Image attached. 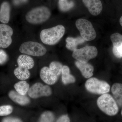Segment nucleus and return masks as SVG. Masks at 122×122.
<instances>
[{
	"mask_svg": "<svg viewBox=\"0 0 122 122\" xmlns=\"http://www.w3.org/2000/svg\"><path fill=\"white\" fill-rule=\"evenodd\" d=\"M111 91L118 106H122V84L116 83L112 85Z\"/></svg>",
	"mask_w": 122,
	"mask_h": 122,
	"instance_id": "17",
	"label": "nucleus"
},
{
	"mask_svg": "<svg viewBox=\"0 0 122 122\" xmlns=\"http://www.w3.org/2000/svg\"><path fill=\"white\" fill-rule=\"evenodd\" d=\"M121 114H122V112H121Z\"/></svg>",
	"mask_w": 122,
	"mask_h": 122,
	"instance_id": "31",
	"label": "nucleus"
},
{
	"mask_svg": "<svg viewBox=\"0 0 122 122\" xmlns=\"http://www.w3.org/2000/svg\"><path fill=\"white\" fill-rule=\"evenodd\" d=\"M10 6L7 2H4L0 8V21L4 24H7L10 18Z\"/></svg>",
	"mask_w": 122,
	"mask_h": 122,
	"instance_id": "16",
	"label": "nucleus"
},
{
	"mask_svg": "<svg viewBox=\"0 0 122 122\" xmlns=\"http://www.w3.org/2000/svg\"><path fill=\"white\" fill-rule=\"evenodd\" d=\"M61 75L62 81L64 85L74 83L76 81V79L71 74L69 68L67 66H63Z\"/></svg>",
	"mask_w": 122,
	"mask_h": 122,
	"instance_id": "18",
	"label": "nucleus"
},
{
	"mask_svg": "<svg viewBox=\"0 0 122 122\" xmlns=\"http://www.w3.org/2000/svg\"><path fill=\"white\" fill-rule=\"evenodd\" d=\"M74 6V4L72 1H68L67 0H59V8L62 11H69Z\"/></svg>",
	"mask_w": 122,
	"mask_h": 122,
	"instance_id": "23",
	"label": "nucleus"
},
{
	"mask_svg": "<svg viewBox=\"0 0 122 122\" xmlns=\"http://www.w3.org/2000/svg\"><path fill=\"white\" fill-rule=\"evenodd\" d=\"M97 104L101 111L109 116L115 115L118 112L117 103L114 98L109 94L102 95L98 98Z\"/></svg>",
	"mask_w": 122,
	"mask_h": 122,
	"instance_id": "2",
	"label": "nucleus"
},
{
	"mask_svg": "<svg viewBox=\"0 0 122 122\" xmlns=\"http://www.w3.org/2000/svg\"><path fill=\"white\" fill-rule=\"evenodd\" d=\"M66 47L69 50L73 51L77 49L78 45L83 44L85 41L81 37L77 38L68 37L66 40Z\"/></svg>",
	"mask_w": 122,
	"mask_h": 122,
	"instance_id": "19",
	"label": "nucleus"
},
{
	"mask_svg": "<svg viewBox=\"0 0 122 122\" xmlns=\"http://www.w3.org/2000/svg\"><path fill=\"white\" fill-rule=\"evenodd\" d=\"M8 56L7 54L2 50H0V65L4 64L7 61Z\"/></svg>",
	"mask_w": 122,
	"mask_h": 122,
	"instance_id": "26",
	"label": "nucleus"
},
{
	"mask_svg": "<svg viewBox=\"0 0 122 122\" xmlns=\"http://www.w3.org/2000/svg\"><path fill=\"white\" fill-rule=\"evenodd\" d=\"M40 77L43 81L49 85H53L56 83L58 77L53 73L49 67L45 66L41 70Z\"/></svg>",
	"mask_w": 122,
	"mask_h": 122,
	"instance_id": "11",
	"label": "nucleus"
},
{
	"mask_svg": "<svg viewBox=\"0 0 122 122\" xmlns=\"http://www.w3.org/2000/svg\"><path fill=\"white\" fill-rule=\"evenodd\" d=\"M75 65L85 78H90L93 76L94 68L90 63L87 62L83 63L76 61L75 62Z\"/></svg>",
	"mask_w": 122,
	"mask_h": 122,
	"instance_id": "13",
	"label": "nucleus"
},
{
	"mask_svg": "<svg viewBox=\"0 0 122 122\" xmlns=\"http://www.w3.org/2000/svg\"><path fill=\"white\" fill-rule=\"evenodd\" d=\"M17 63L18 66L23 69L29 70L34 66V62L33 58L28 55H21L18 57Z\"/></svg>",
	"mask_w": 122,
	"mask_h": 122,
	"instance_id": "14",
	"label": "nucleus"
},
{
	"mask_svg": "<svg viewBox=\"0 0 122 122\" xmlns=\"http://www.w3.org/2000/svg\"><path fill=\"white\" fill-rule=\"evenodd\" d=\"M21 0L23 2H26L27 1V0Z\"/></svg>",
	"mask_w": 122,
	"mask_h": 122,
	"instance_id": "30",
	"label": "nucleus"
},
{
	"mask_svg": "<svg viewBox=\"0 0 122 122\" xmlns=\"http://www.w3.org/2000/svg\"><path fill=\"white\" fill-rule=\"evenodd\" d=\"M16 91L22 95H25L29 90V85L26 81H21L15 83L14 86Z\"/></svg>",
	"mask_w": 122,
	"mask_h": 122,
	"instance_id": "20",
	"label": "nucleus"
},
{
	"mask_svg": "<svg viewBox=\"0 0 122 122\" xmlns=\"http://www.w3.org/2000/svg\"><path fill=\"white\" fill-rule=\"evenodd\" d=\"M55 122H70V120L67 115H63L60 116Z\"/></svg>",
	"mask_w": 122,
	"mask_h": 122,
	"instance_id": "28",
	"label": "nucleus"
},
{
	"mask_svg": "<svg viewBox=\"0 0 122 122\" xmlns=\"http://www.w3.org/2000/svg\"><path fill=\"white\" fill-rule=\"evenodd\" d=\"M13 108L10 105H4L0 106V116H5L10 114L12 112Z\"/></svg>",
	"mask_w": 122,
	"mask_h": 122,
	"instance_id": "25",
	"label": "nucleus"
},
{
	"mask_svg": "<svg viewBox=\"0 0 122 122\" xmlns=\"http://www.w3.org/2000/svg\"><path fill=\"white\" fill-rule=\"evenodd\" d=\"M14 74L18 79L21 81L28 79L30 76L29 70L23 69L19 66L14 70Z\"/></svg>",
	"mask_w": 122,
	"mask_h": 122,
	"instance_id": "21",
	"label": "nucleus"
},
{
	"mask_svg": "<svg viewBox=\"0 0 122 122\" xmlns=\"http://www.w3.org/2000/svg\"><path fill=\"white\" fill-rule=\"evenodd\" d=\"M97 54V49L95 46H86L74 51L72 56L80 62L86 63L91 59L96 57Z\"/></svg>",
	"mask_w": 122,
	"mask_h": 122,
	"instance_id": "7",
	"label": "nucleus"
},
{
	"mask_svg": "<svg viewBox=\"0 0 122 122\" xmlns=\"http://www.w3.org/2000/svg\"><path fill=\"white\" fill-rule=\"evenodd\" d=\"M85 86L87 91L95 94L107 93L110 90V86L107 82L95 77L87 79L85 83Z\"/></svg>",
	"mask_w": 122,
	"mask_h": 122,
	"instance_id": "4",
	"label": "nucleus"
},
{
	"mask_svg": "<svg viewBox=\"0 0 122 122\" xmlns=\"http://www.w3.org/2000/svg\"><path fill=\"white\" fill-rule=\"evenodd\" d=\"M76 26L81 37L85 41H93L96 37V31L89 21L83 18L79 19L76 20Z\"/></svg>",
	"mask_w": 122,
	"mask_h": 122,
	"instance_id": "5",
	"label": "nucleus"
},
{
	"mask_svg": "<svg viewBox=\"0 0 122 122\" xmlns=\"http://www.w3.org/2000/svg\"><path fill=\"white\" fill-rule=\"evenodd\" d=\"M63 66L62 64L59 62L54 61L50 63L49 68L53 73L58 77L61 74Z\"/></svg>",
	"mask_w": 122,
	"mask_h": 122,
	"instance_id": "22",
	"label": "nucleus"
},
{
	"mask_svg": "<svg viewBox=\"0 0 122 122\" xmlns=\"http://www.w3.org/2000/svg\"><path fill=\"white\" fill-rule=\"evenodd\" d=\"M8 95L12 101L22 106L28 105L30 102V100L28 97L25 95H21L14 90L10 91Z\"/></svg>",
	"mask_w": 122,
	"mask_h": 122,
	"instance_id": "15",
	"label": "nucleus"
},
{
	"mask_svg": "<svg viewBox=\"0 0 122 122\" xmlns=\"http://www.w3.org/2000/svg\"><path fill=\"white\" fill-rule=\"evenodd\" d=\"M12 29L6 24H0V48H8L12 42Z\"/></svg>",
	"mask_w": 122,
	"mask_h": 122,
	"instance_id": "9",
	"label": "nucleus"
},
{
	"mask_svg": "<svg viewBox=\"0 0 122 122\" xmlns=\"http://www.w3.org/2000/svg\"><path fill=\"white\" fill-rule=\"evenodd\" d=\"M52 93V90L49 86L37 82L30 88L28 94L31 98L36 99L42 96H49Z\"/></svg>",
	"mask_w": 122,
	"mask_h": 122,
	"instance_id": "8",
	"label": "nucleus"
},
{
	"mask_svg": "<svg viewBox=\"0 0 122 122\" xmlns=\"http://www.w3.org/2000/svg\"><path fill=\"white\" fill-rule=\"evenodd\" d=\"M55 119L54 114L50 111H46L42 114L39 122H53Z\"/></svg>",
	"mask_w": 122,
	"mask_h": 122,
	"instance_id": "24",
	"label": "nucleus"
},
{
	"mask_svg": "<svg viewBox=\"0 0 122 122\" xmlns=\"http://www.w3.org/2000/svg\"><path fill=\"white\" fill-rule=\"evenodd\" d=\"M21 53L34 56H41L46 54V48L42 44L33 41H27L21 44L20 48Z\"/></svg>",
	"mask_w": 122,
	"mask_h": 122,
	"instance_id": "6",
	"label": "nucleus"
},
{
	"mask_svg": "<svg viewBox=\"0 0 122 122\" xmlns=\"http://www.w3.org/2000/svg\"><path fill=\"white\" fill-rule=\"evenodd\" d=\"M111 40L113 43V52L116 57L122 58V35L118 33H115L111 35Z\"/></svg>",
	"mask_w": 122,
	"mask_h": 122,
	"instance_id": "10",
	"label": "nucleus"
},
{
	"mask_svg": "<svg viewBox=\"0 0 122 122\" xmlns=\"http://www.w3.org/2000/svg\"><path fill=\"white\" fill-rule=\"evenodd\" d=\"M51 12L47 7H37L29 11L25 15V19L31 24H38L46 22L50 17Z\"/></svg>",
	"mask_w": 122,
	"mask_h": 122,
	"instance_id": "3",
	"label": "nucleus"
},
{
	"mask_svg": "<svg viewBox=\"0 0 122 122\" xmlns=\"http://www.w3.org/2000/svg\"><path fill=\"white\" fill-rule=\"evenodd\" d=\"M65 31L64 26L58 25L42 30L40 34V38L44 44L53 45L60 41L65 34Z\"/></svg>",
	"mask_w": 122,
	"mask_h": 122,
	"instance_id": "1",
	"label": "nucleus"
},
{
	"mask_svg": "<svg viewBox=\"0 0 122 122\" xmlns=\"http://www.w3.org/2000/svg\"><path fill=\"white\" fill-rule=\"evenodd\" d=\"M82 1L92 15L97 16L102 10V4L100 0H82Z\"/></svg>",
	"mask_w": 122,
	"mask_h": 122,
	"instance_id": "12",
	"label": "nucleus"
},
{
	"mask_svg": "<svg viewBox=\"0 0 122 122\" xmlns=\"http://www.w3.org/2000/svg\"><path fill=\"white\" fill-rule=\"evenodd\" d=\"M119 22H120V25H121L122 27V16L120 17V20H119Z\"/></svg>",
	"mask_w": 122,
	"mask_h": 122,
	"instance_id": "29",
	"label": "nucleus"
},
{
	"mask_svg": "<svg viewBox=\"0 0 122 122\" xmlns=\"http://www.w3.org/2000/svg\"><path fill=\"white\" fill-rule=\"evenodd\" d=\"M1 122H23L22 120L17 118L8 117L4 118Z\"/></svg>",
	"mask_w": 122,
	"mask_h": 122,
	"instance_id": "27",
	"label": "nucleus"
}]
</instances>
